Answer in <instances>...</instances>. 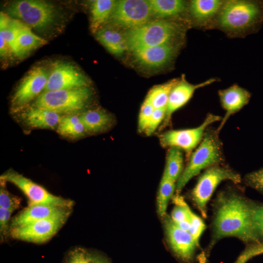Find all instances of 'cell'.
Here are the masks:
<instances>
[{
	"mask_svg": "<svg viewBox=\"0 0 263 263\" xmlns=\"http://www.w3.org/2000/svg\"><path fill=\"white\" fill-rule=\"evenodd\" d=\"M213 222L210 245L226 237H236L250 244L260 243L252 217V202L234 192L221 193Z\"/></svg>",
	"mask_w": 263,
	"mask_h": 263,
	"instance_id": "obj_1",
	"label": "cell"
},
{
	"mask_svg": "<svg viewBox=\"0 0 263 263\" xmlns=\"http://www.w3.org/2000/svg\"><path fill=\"white\" fill-rule=\"evenodd\" d=\"M263 23V1H223L213 25L230 37H243L257 33Z\"/></svg>",
	"mask_w": 263,
	"mask_h": 263,
	"instance_id": "obj_2",
	"label": "cell"
},
{
	"mask_svg": "<svg viewBox=\"0 0 263 263\" xmlns=\"http://www.w3.org/2000/svg\"><path fill=\"white\" fill-rule=\"evenodd\" d=\"M183 28L178 23L160 20L130 29L124 36L127 48L133 52L164 44H179L177 41L183 37Z\"/></svg>",
	"mask_w": 263,
	"mask_h": 263,
	"instance_id": "obj_3",
	"label": "cell"
},
{
	"mask_svg": "<svg viewBox=\"0 0 263 263\" xmlns=\"http://www.w3.org/2000/svg\"><path fill=\"white\" fill-rule=\"evenodd\" d=\"M218 133L217 131L212 130L206 131L199 145L191 154L177 181V194H179L188 181L202 170L219 165L224 161L223 147Z\"/></svg>",
	"mask_w": 263,
	"mask_h": 263,
	"instance_id": "obj_4",
	"label": "cell"
},
{
	"mask_svg": "<svg viewBox=\"0 0 263 263\" xmlns=\"http://www.w3.org/2000/svg\"><path fill=\"white\" fill-rule=\"evenodd\" d=\"M92 96V90L88 87L43 92L33 106L59 114H75L87 107Z\"/></svg>",
	"mask_w": 263,
	"mask_h": 263,
	"instance_id": "obj_5",
	"label": "cell"
},
{
	"mask_svg": "<svg viewBox=\"0 0 263 263\" xmlns=\"http://www.w3.org/2000/svg\"><path fill=\"white\" fill-rule=\"evenodd\" d=\"M8 14L23 21L30 27L43 29L55 19L56 10L51 3L38 0H22L11 2L7 8Z\"/></svg>",
	"mask_w": 263,
	"mask_h": 263,
	"instance_id": "obj_6",
	"label": "cell"
},
{
	"mask_svg": "<svg viewBox=\"0 0 263 263\" xmlns=\"http://www.w3.org/2000/svg\"><path fill=\"white\" fill-rule=\"evenodd\" d=\"M227 180L237 184L241 182V178L235 171L219 165L208 168L199 177L191 194L204 218L207 217V204L214 190L221 182Z\"/></svg>",
	"mask_w": 263,
	"mask_h": 263,
	"instance_id": "obj_7",
	"label": "cell"
},
{
	"mask_svg": "<svg viewBox=\"0 0 263 263\" xmlns=\"http://www.w3.org/2000/svg\"><path fill=\"white\" fill-rule=\"evenodd\" d=\"M70 213V209L63 212L22 226L11 228L10 236L16 239L36 243H42L51 239L64 225Z\"/></svg>",
	"mask_w": 263,
	"mask_h": 263,
	"instance_id": "obj_8",
	"label": "cell"
},
{
	"mask_svg": "<svg viewBox=\"0 0 263 263\" xmlns=\"http://www.w3.org/2000/svg\"><path fill=\"white\" fill-rule=\"evenodd\" d=\"M0 180L12 183L18 187L29 199V205H52L69 209L73 206L72 200L53 195L41 186L13 170L2 174Z\"/></svg>",
	"mask_w": 263,
	"mask_h": 263,
	"instance_id": "obj_9",
	"label": "cell"
},
{
	"mask_svg": "<svg viewBox=\"0 0 263 263\" xmlns=\"http://www.w3.org/2000/svg\"><path fill=\"white\" fill-rule=\"evenodd\" d=\"M152 15L150 0H122L116 1L110 19L116 25L130 30L149 22Z\"/></svg>",
	"mask_w": 263,
	"mask_h": 263,
	"instance_id": "obj_10",
	"label": "cell"
},
{
	"mask_svg": "<svg viewBox=\"0 0 263 263\" xmlns=\"http://www.w3.org/2000/svg\"><path fill=\"white\" fill-rule=\"evenodd\" d=\"M222 118L219 115L209 113L196 128L170 130L163 133L159 136L160 144L164 147L178 148L189 154L201 142L207 127Z\"/></svg>",
	"mask_w": 263,
	"mask_h": 263,
	"instance_id": "obj_11",
	"label": "cell"
},
{
	"mask_svg": "<svg viewBox=\"0 0 263 263\" xmlns=\"http://www.w3.org/2000/svg\"><path fill=\"white\" fill-rule=\"evenodd\" d=\"M49 75L42 66L32 68L22 78L11 98V105L15 111H20L43 92Z\"/></svg>",
	"mask_w": 263,
	"mask_h": 263,
	"instance_id": "obj_12",
	"label": "cell"
},
{
	"mask_svg": "<svg viewBox=\"0 0 263 263\" xmlns=\"http://www.w3.org/2000/svg\"><path fill=\"white\" fill-rule=\"evenodd\" d=\"M87 77L74 65L58 62L54 66L43 92L88 87Z\"/></svg>",
	"mask_w": 263,
	"mask_h": 263,
	"instance_id": "obj_13",
	"label": "cell"
},
{
	"mask_svg": "<svg viewBox=\"0 0 263 263\" xmlns=\"http://www.w3.org/2000/svg\"><path fill=\"white\" fill-rule=\"evenodd\" d=\"M166 218L165 229L170 247L176 256L182 260L190 261L198 244L189 232L179 227L171 218Z\"/></svg>",
	"mask_w": 263,
	"mask_h": 263,
	"instance_id": "obj_14",
	"label": "cell"
},
{
	"mask_svg": "<svg viewBox=\"0 0 263 263\" xmlns=\"http://www.w3.org/2000/svg\"><path fill=\"white\" fill-rule=\"evenodd\" d=\"M217 80V78H211L201 83L192 84L188 82L184 76L182 75L169 95L164 119V126L169 124L172 114L189 100L196 90L210 85Z\"/></svg>",
	"mask_w": 263,
	"mask_h": 263,
	"instance_id": "obj_15",
	"label": "cell"
},
{
	"mask_svg": "<svg viewBox=\"0 0 263 263\" xmlns=\"http://www.w3.org/2000/svg\"><path fill=\"white\" fill-rule=\"evenodd\" d=\"M218 93L221 106L225 111L216 130L219 132L230 116L248 104L251 94L247 90L236 84L227 88L220 90Z\"/></svg>",
	"mask_w": 263,
	"mask_h": 263,
	"instance_id": "obj_16",
	"label": "cell"
},
{
	"mask_svg": "<svg viewBox=\"0 0 263 263\" xmlns=\"http://www.w3.org/2000/svg\"><path fill=\"white\" fill-rule=\"evenodd\" d=\"M179 47V44H164L137 50L132 53L140 65L149 68H156L170 62Z\"/></svg>",
	"mask_w": 263,
	"mask_h": 263,
	"instance_id": "obj_17",
	"label": "cell"
},
{
	"mask_svg": "<svg viewBox=\"0 0 263 263\" xmlns=\"http://www.w3.org/2000/svg\"><path fill=\"white\" fill-rule=\"evenodd\" d=\"M70 209L59 206L46 204L28 205L12 220L11 227L25 225L46 219Z\"/></svg>",
	"mask_w": 263,
	"mask_h": 263,
	"instance_id": "obj_18",
	"label": "cell"
},
{
	"mask_svg": "<svg viewBox=\"0 0 263 263\" xmlns=\"http://www.w3.org/2000/svg\"><path fill=\"white\" fill-rule=\"evenodd\" d=\"M21 118L29 127L54 130L57 128L61 116L55 112L32 106L23 111Z\"/></svg>",
	"mask_w": 263,
	"mask_h": 263,
	"instance_id": "obj_19",
	"label": "cell"
},
{
	"mask_svg": "<svg viewBox=\"0 0 263 263\" xmlns=\"http://www.w3.org/2000/svg\"><path fill=\"white\" fill-rule=\"evenodd\" d=\"M223 0H193L189 3L190 15L201 27L213 26Z\"/></svg>",
	"mask_w": 263,
	"mask_h": 263,
	"instance_id": "obj_20",
	"label": "cell"
},
{
	"mask_svg": "<svg viewBox=\"0 0 263 263\" xmlns=\"http://www.w3.org/2000/svg\"><path fill=\"white\" fill-rule=\"evenodd\" d=\"M79 116L86 132L93 134L107 131L111 127L113 121L112 115L102 109L87 111Z\"/></svg>",
	"mask_w": 263,
	"mask_h": 263,
	"instance_id": "obj_21",
	"label": "cell"
},
{
	"mask_svg": "<svg viewBox=\"0 0 263 263\" xmlns=\"http://www.w3.org/2000/svg\"><path fill=\"white\" fill-rule=\"evenodd\" d=\"M96 39L112 54L119 56L127 49L124 35L111 27L101 28L96 33Z\"/></svg>",
	"mask_w": 263,
	"mask_h": 263,
	"instance_id": "obj_22",
	"label": "cell"
},
{
	"mask_svg": "<svg viewBox=\"0 0 263 263\" xmlns=\"http://www.w3.org/2000/svg\"><path fill=\"white\" fill-rule=\"evenodd\" d=\"M47 43V40L34 34L29 27L22 31L17 37L13 53L18 57L23 58Z\"/></svg>",
	"mask_w": 263,
	"mask_h": 263,
	"instance_id": "obj_23",
	"label": "cell"
},
{
	"mask_svg": "<svg viewBox=\"0 0 263 263\" xmlns=\"http://www.w3.org/2000/svg\"><path fill=\"white\" fill-rule=\"evenodd\" d=\"M116 1L113 0H95L91 5L90 28L96 33L103 24L109 19L115 6Z\"/></svg>",
	"mask_w": 263,
	"mask_h": 263,
	"instance_id": "obj_24",
	"label": "cell"
},
{
	"mask_svg": "<svg viewBox=\"0 0 263 263\" xmlns=\"http://www.w3.org/2000/svg\"><path fill=\"white\" fill-rule=\"evenodd\" d=\"M0 35L13 53L17 37L22 31L30 27L19 20L11 18L3 12L0 13Z\"/></svg>",
	"mask_w": 263,
	"mask_h": 263,
	"instance_id": "obj_25",
	"label": "cell"
},
{
	"mask_svg": "<svg viewBox=\"0 0 263 263\" xmlns=\"http://www.w3.org/2000/svg\"><path fill=\"white\" fill-rule=\"evenodd\" d=\"M153 15L162 18L173 17L184 13L186 2L180 0H150Z\"/></svg>",
	"mask_w": 263,
	"mask_h": 263,
	"instance_id": "obj_26",
	"label": "cell"
},
{
	"mask_svg": "<svg viewBox=\"0 0 263 263\" xmlns=\"http://www.w3.org/2000/svg\"><path fill=\"white\" fill-rule=\"evenodd\" d=\"M56 131L60 135L72 139L81 137L87 132L79 115L75 114L61 116Z\"/></svg>",
	"mask_w": 263,
	"mask_h": 263,
	"instance_id": "obj_27",
	"label": "cell"
},
{
	"mask_svg": "<svg viewBox=\"0 0 263 263\" xmlns=\"http://www.w3.org/2000/svg\"><path fill=\"white\" fill-rule=\"evenodd\" d=\"M179 79L174 78L152 88L148 93L145 100L151 104L154 109L166 108L170 93Z\"/></svg>",
	"mask_w": 263,
	"mask_h": 263,
	"instance_id": "obj_28",
	"label": "cell"
},
{
	"mask_svg": "<svg viewBox=\"0 0 263 263\" xmlns=\"http://www.w3.org/2000/svg\"><path fill=\"white\" fill-rule=\"evenodd\" d=\"M183 155L181 150L170 148L167 153L163 175L174 182L177 181L183 172Z\"/></svg>",
	"mask_w": 263,
	"mask_h": 263,
	"instance_id": "obj_29",
	"label": "cell"
},
{
	"mask_svg": "<svg viewBox=\"0 0 263 263\" xmlns=\"http://www.w3.org/2000/svg\"><path fill=\"white\" fill-rule=\"evenodd\" d=\"M176 186L175 182L163 175L157 198V211L161 217L166 215L169 201L176 190Z\"/></svg>",
	"mask_w": 263,
	"mask_h": 263,
	"instance_id": "obj_30",
	"label": "cell"
},
{
	"mask_svg": "<svg viewBox=\"0 0 263 263\" xmlns=\"http://www.w3.org/2000/svg\"><path fill=\"white\" fill-rule=\"evenodd\" d=\"M251 212L254 230L261 243L263 242V204L252 202Z\"/></svg>",
	"mask_w": 263,
	"mask_h": 263,
	"instance_id": "obj_31",
	"label": "cell"
},
{
	"mask_svg": "<svg viewBox=\"0 0 263 263\" xmlns=\"http://www.w3.org/2000/svg\"><path fill=\"white\" fill-rule=\"evenodd\" d=\"M20 199L10 194L1 186L0 189V207L14 211L20 206Z\"/></svg>",
	"mask_w": 263,
	"mask_h": 263,
	"instance_id": "obj_32",
	"label": "cell"
},
{
	"mask_svg": "<svg viewBox=\"0 0 263 263\" xmlns=\"http://www.w3.org/2000/svg\"><path fill=\"white\" fill-rule=\"evenodd\" d=\"M154 110L151 104L145 100L141 107L138 117V128L140 132H145Z\"/></svg>",
	"mask_w": 263,
	"mask_h": 263,
	"instance_id": "obj_33",
	"label": "cell"
},
{
	"mask_svg": "<svg viewBox=\"0 0 263 263\" xmlns=\"http://www.w3.org/2000/svg\"><path fill=\"white\" fill-rule=\"evenodd\" d=\"M189 222L190 228L189 232L198 244L199 238L206 228L205 224L203 220L191 210L189 212Z\"/></svg>",
	"mask_w": 263,
	"mask_h": 263,
	"instance_id": "obj_34",
	"label": "cell"
},
{
	"mask_svg": "<svg viewBox=\"0 0 263 263\" xmlns=\"http://www.w3.org/2000/svg\"><path fill=\"white\" fill-rule=\"evenodd\" d=\"M244 181L248 186L263 194V168L247 174Z\"/></svg>",
	"mask_w": 263,
	"mask_h": 263,
	"instance_id": "obj_35",
	"label": "cell"
},
{
	"mask_svg": "<svg viewBox=\"0 0 263 263\" xmlns=\"http://www.w3.org/2000/svg\"><path fill=\"white\" fill-rule=\"evenodd\" d=\"M166 110V108L154 109L145 132L147 135H151L164 119Z\"/></svg>",
	"mask_w": 263,
	"mask_h": 263,
	"instance_id": "obj_36",
	"label": "cell"
},
{
	"mask_svg": "<svg viewBox=\"0 0 263 263\" xmlns=\"http://www.w3.org/2000/svg\"><path fill=\"white\" fill-rule=\"evenodd\" d=\"M68 263H95V258H93L85 250L76 248L70 254Z\"/></svg>",
	"mask_w": 263,
	"mask_h": 263,
	"instance_id": "obj_37",
	"label": "cell"
},
{
	"mask_svg": "<svg viewBox=\"0 0 263 263\" xmlns=\"http://www.w3.org/2000/svg\"><path fill=\"white\" fill-rule=\"evenodd\" d=\"M14 211L0 207V231L4 234L6 232L10 216Z\"/></svg>",
	"mask_w": 263,
	"mask_h": 263,
	"instance_id": "obj_38",
	"label": "cell"
},
{
	"mask_svg": "<svg viewBox=\"0 0 263 263\" xmlns=\"http://www.w3.org/2000/svg\"><path fill=\"white\" fill-rule=\"evenodd\" d=\"M10 52H12V51L10 47H9L3 37L0 35V56L1 57H5L8 56Z\"/></svg>",
	"mask_w": 263,
	"mask_h": 263,
	"instance_id": "obj_39",
	"label": "cell"
},
{
	"mask_svg": "<svg viewBox=\"0 0 263 263\" xmlns=\"http://www.w3.org/2000/svg\"><path fill=\"white\" fill-rule=\"evenodd\" d=\"M174 223L182 229L189 232L190 228V223L189 222V220H185Z\"/></svg>",
	"mask_w": 263,
	"mask_h": 263,
	"instance_id": "obj_40",
	"label": "cell"
},
{
	"mask_svg": "<svg viewBox=\"0 0 263 263\" xmlns=\"http://www.w3.org/2000/svg\"><path fill=\"white\" fill-rule=\"evenodd\" d=\"M95 263H105L104 262L99 259L95 258Z\"/></svg>",
	"mask_w": 263,
	"mask_h": 263,
	"instance_id": "obj_41",
	"label": "cell"
}]
</instances>
